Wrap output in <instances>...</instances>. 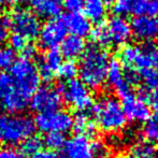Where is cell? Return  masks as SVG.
Listing matches in <instances>:
<instances>
[{
  "mask_svg": "<svg viewBox=\"0 0 158 158\" xmlns=\"http://www.w3.org/2000/svg\"><path fill=\"white\" fill-rule=\"evenodd\" d=\"M96 121L106 132H116L125 127V117L119 101L113 96H106L92 106Z\"/></svg>",
  "mask_w": 158,
  "mask_h": 158,
  "instance_id": "3",
  "label": "cell"
},
{
  "mask_svg": "<svg viewBox=\"0 0 158 158\" xmlns=\"http://www.w3.org/2000/svg\"><path fill=\"white\" fill-rule=\"evenodd\" d=\"M143 135L152 143L158 144V115L150 117L143 129Z\"/></svg>",
  "mask_w": 158,
  "mask_h": 158,
  "instance_id": "31",
  "label": "cell"
},
{
  "mask_svg": "<svg viewBox=\"0 0 158 158\" xmlns=\"http://www.w3.org/2000/svg\"><path fill=\"white\" fill-rule=\"evenodd\" d=\"M57 73L66 82L74 80L77 74V66L73 60H67L60 64Z\"/></svg>",
  "mask_w": 158,
  "mask_h": 158,
  "instance_id": "32",
  "label": "cell"
},
{
  "mask_svg": "<svg viewBox=\"0 0 158 158\" xmlns=\"http://www.w3.org/2000/svg\"><path fill=\"white\" fill-rule=\"evenodd\" d=\"M8 25L13 29L14 33L31 39L39 35L41 29L40 19L32 13V11L26 9H17L8 15Z\"/></svg>",
  "mask_w": 158,
  "mask_h": 158,
  "instance_id": "8",
  "label": "cell"
},
{
  "mask_svg": "<svg viewBox=\"0 0 158 158\" xmlns=\"http://www.w3.org/2000/svg\"><path fill=\"white\" fill-rule=\"evenodd\" d=\"M16 61V53L10 46H0V70H6Z\"/></svg>",
  "mask_w": 158,
  "mask_h": 158,
  "instance_id": "29",
  "label": "cell"
},
{
  "mask_svg": "<svg viewBox=\"0 0 158 158\" xmlns=\"http://www.w3.org/2000/svg\"><path fill=\"white\" fill-rule=\"evenodd\" d=\"M83 9L90 23H101L106 14V6L103 0H85Z\"/></svg>",
  "mask_w": 158,
  "mask_h": 158,
  "instance_id": "21",
  "label": "cell"
},
{
  "mask_svg": "<svg viewBox=\"0 0 158 158\" xmlns=\"http://www.w3.org/2000/svg\"><path fill=\"white\" fill-rule=\"evenodd\" d=\"M139 80H142L145 89H155L158 87V69L148 68L139 71Z\"/></svg>",
  "mask_w": 158,
  "mask_h": 158,
  "instance_id": "27",
  "label": "cell"
},
{
  "mask_svg": "<svg viewBox=\"0 0 158 158\" xmlns=\"http://www.w3.org/2000/svg\"><path fill=\"white\" fill-rule=\"evenodd\" d=\"M9 74L12 77L15 88L28 100L31 99L41 81L35 64L31 59L22 57L13 64Z\"/></svg>",
  "mask_w": 158,
  "mask_h": 158,
  "instance_id": "4",
  "label": "cell"
},
{
  "mask_svg": "<svg viewBox=\"0 0 158 158\" xmlns=\"http://www.w3.org/2000/svg\"><path fill=\"white\" fill-rule=\"evenodd\" d=\"M64 143H66L64 135H63V133H57V132L48 133L43 140V144H45L48 148V150L53 151V152L56 150L63 148Z\"/></svg>",
  "mask_w": 158,
  "mask_h": 158,
  "instance_id": "30",
  "label": "cell"
},
{
  "mask_svg": "<svg viewBox=\"0 0 158 158\" xmlns=\"http://www.w3.org/2000/svg\"><path fill=\"white\" fill-rule=\"evenodd\" d=\"M92 38L93 40L98 43V46H111V40H110V35L108 32V28H106V23H99L96 25V27L92 28Z\"/></svg>",
  "mask_w": 158,
  "mask_h": 158,
  "instance_id": "25",
  "label": "cell"
},
{
  "mask_svg": "<svg viewBox=\"0 0 158 158\" xmlns=\"http://www.w3.org/2000/svg\"><path fill=\"white\" fill-rule=\"evenodd\" d=\"M29 101L15 88L10 74L0 73V106L4 110L13 114H19L27 108Z\"/></svg>",
  "mask_w": 158,
  "mask_h": 158,
  "instance_id": "7",
  "label": "cell"
},
{
  "mask_svg": "<svg viewBox=\"0 0 158 158\" xmlns=\"http://www.w3.org/2000/svg\"><path fill=\"white\" fill-rule=\"evenodd\" d=\"M139 54V46L132 45V44H126L119 52V59L121 64L130 67L131 64H135V59Z\"/></svg>",
  "mask_w": 158,
  "mask_h": 158,
  "instance_id": "28",
  "label": "cell"
},
{
  "mask_svg": "<svg viewBox=\"0 0 158 158\" xmlns=\"http://www.w3.org/2000/svg\"><path fill=\"white\" fill-rule=\"evenodd\" d=\"M135 66L141 69H158V45L154 41L143 42L139 46V54L135 59Z\"/></svg>",
  "mask_w": 158,
  "mask_h": 158,
  "instance_id": "18",
  "label": "cell"
},
{
  "mask_svg": "<svg viewBox=\"0 0 158 158\" xmlns=\"http://www.w3.org/2000/svg\"><path fill=\"white\" fill-rule=\"evenodd\" d=\"M103 1H104V3H106V6H111V4L114 3L116 0H103Z\"/></svg>",
  "mask_w": 158,
  "mask_h": 158,
  "instance_id": "42",
  "label": "cell"
},
{
  "mask_svg": "<svg viewBox=\"0 0 158 158\" xmlns=\"http://www.w3.org/2000/svg\"><path fill=\"white\" fill-rule=\"evenodd\" d=\"M115 158H131L130 156H129V155H118V156L117 157H115Z\"/></svg>",
  "mask_w": 158,
  "mask_h": 158,
  "instance_id": "43",
  "label": "cell"
},
{
  "mask_svg": "<svg viewBox=\"0 0 158 158\" xmlns=\"http://www.w3.org/2000/svg\"><path fill=\"white\" fill-rule=\"evenodd\" d=\"M8 16L0 19V44H2L8 38Z\"/></svg>",
  "mask_w": 158,
  "mask_h": 158,
  "instance_id": "37",
  "label": "cell"
},
{
  "mask_svg": "<svg viewBox=\"0 0 158 158\" xmlns=\"http://www.w3.org/2000/svg\"><path fill=\"white\" fill-rule=\"evenodd\" d=\"M33 119L25 114H0V143L6 146L21 144L35 133Z\"/></svg>",
  "mask_w": 158,
  "mask_h": 158,
  "instance_id": "2",
  "label": "cell"
},
{
  "mask_svg": "<svg viewBox=\"0 0 158 158\" xmlns=\"http://www.w3.org/2000/svg\"><path fill=\"white\" fill-rule=\"evenodd\" d=\"M131 158H156V148L151 142H138L131 148Z\"/></svg>",
  "mask_w": 158,
  "mask_h": 158,
  "instance_id": "24",
  "label": "cell"
},
{
  "mask_svg": "<svg viewBox=\"0 0 158 158\" xmlns=\"http://www.w3.org/2000/svg\"><path fill=\"white\" fill-rule=\"evenodd\" d=\"M109 85L113 87L115 90L118 89L121 86L126 83L124 79V69L121 61L116 58H113L109 61L108 71H106V79Z\"/></svg>",
  "mask_w": 158,
  "mask_h": 158,
  "instance_id": "22",
  "label": "cell"
},
{
  "mask_svg": "<svg viewBox=\"0 0 158 158\" xmlns=\"http://www.w3.org/2000/svg\"><path fill=\"white\" fill-rule=\"evenodd\" d=\"M131 33L139 41L148 42L158 39V17L148 15L135 16L130 23Z\"/></svg>",
  "mask_w": 158,
  "mask_h": 158,
  "instance_id": "12",
  "label": "cell"
},
{
  "mask_svg": "<svg viewBox=\"0 0 158 158\" xmlns=\"http://www.w3.org/2000/svg\"><path fill=\"white\" fill-rule=\"evenodd\" d=\"M0 158H23L22 153L13 148H4L0 150Z\"/></svg>",
  "mask_w": 158,
  "mask_h": 158,
  "instance_id": "36",
  "label": "cell"
},
{
  "mask_svg": "<svg viewBox=\"0 0 158 158\" xmlns=\"http://www.w3.org/2000/svg\"><path fill=\"white\" fill-rule=\"evenodd\" d=\"M29 158H59L58 154H56L55 152L50 150H43L42 148L41 151L37 152L35 154L31 155Z\"/></svg>",
  "mask_w": 158,
  "mask_h": 158,
  "instance_id": "39",
  "label": "cell"
},
{
  "mask_svg": "<svg viewBox=\"0 0 158 158\" xmlns=\"http://www.w3.org/2000/svg\"><path fill=\"white\" fill-rule=\"evenodd\" d=\"M22 153L28 156H31V155L35 154L37 152L42 150L43 148V140L39 137V135H30L29 138H27L26 140H24L22 142Z\"/></svg>",
  "mask_w": 158,
  "mask_h": 158,
  "instance_id": "26",
  "label": "cell"
},
{
  "mask_svg": "<svg viewBox=\"0 0 158 158\" xmlns=\"http://www.w3.org/2000/svg\"><path fill=\"white\" fill-rule=\"evenodd\" d=\"M72 128L77 131V135H84L88 139L94 137L97 131V127H96L95 123L89 118L87 114L83 112L75 115V117L73 118Z\"/></svg>",
  "mask_w": 158,
  "mask_h": 158,
  "instance_id": "23",
  "label": "cell"
},
{
  "mask_svg": "<svg viewBox=\"0 0 158 158\" xmlns=\"http://www.w3.org/2000/svg\"><path fill=\"white\" fill-rule=\"evenodd\" d=\"M146 15L153 17H158V1L155 0H148L145 8Z\"/></svg>",
  "mask_w": 158,
  "mask_h": 158,
  "instance_id": "38",
  "label": "cell"
},
{
  "mask_svg": "<svg viewBox=\"0 0 158 158\" xmlns=\"http://www.w3.org/2000/svg\"><path fill=\"white\" fill-rule=\"evenodd\" d=\"M66 35L67 29L63 19H48L40 29V32L38 35L39 45L44 50L55 48L59 43H61Z\"/></svg>",
  "mask_w": 158,
  "mask_h": 158,
  "instance_id": "10",
  "label": "cell"
},
{
  "mask_svg": "<svg viewBox=\"0 0 158 158\" xmlns=\"http://www.w3.org/2000/svg\"><path fill=\"white\" fill-rule=\"evenodd\" d=\"M109 61L108 52L97 44L86 48L77 66V73L81 77L80 81L88 88H100L106 82Z\"/></svg>",
  "mask_w": 158,
  "mask_h": 158,
  "instance_id": "1",
  "label": "cell"
},
{
  "mask_svg": "<svg viewBox=\"0 0 158 158\" xmlns=\"http://www.w3.org/2000/svg\"><path fill=\"white\" fill-rule=\"evenodd\" d=\"M35 127L43 133H67L72 129L73 116L64 110H56L52 112L39 113L35 116Z\"/></svg>",
  "mask_w": 158,
  "mask_h": 158,
  "instance_id": "6",
  "label": "cell"
},
{
  "mask_svg": "<svg viewBox=\"0 0 158 158\" xmlns=\"http://www.w3.org/2000/svg\"><path fill=\"white\" fill-rule=\"evenodd\" d=\"M122 99L123 102L121 106L126 119L135 123H144L150 119L151 110L145 100L140 98L139 96H133L132 94Z\"/></svg>",
  "mask_w": 158,
  "mask_h": 158,
  "instance_id": "11",
  "label": "cell"
},
{
  "mask_svg": "<svg viewBox=\"0 0 158 158\" xmlns=\"http://www.w3.org/2000/svg\"><path fill=\"white\" fill-rule=\"evenodd\" d=\"M156 158H158V157H156Z\"/></svg>",
  "mask_w": 158,
  "mask_h": 158,
  "instance_id": "45",
  "label": "cell"
},
{
  "mask_svg": "<svg viewBox=\"0 0 158 158\" xmlns=\"http://www.w3.org/2000/svg\"><path fill=\"white\" fill-rule=\"evenodd\" d=\"M85 0H63V6L69 12H79L83 9Z\"/></svg>",
  "mask_w": 158,
  "mask_h": 158,
  "instance_id": "35",
  "label": "cell"
},
{
  "mask_svg": "<svg viewBox=\"0 0 158 158\" xmlns=\"http://www.w3.org/2000/svg\"><path fill=\"white\" fill-rule=\"evenodd\" d=\"M29 103L31 110L39 114V113L59 110L63 103V98L58 88L53 87L51 85H45L35 90Z\"/></svg>",
  "mask_w": 158,
  "mask_h": 158,
  "instance_id": "9",
  "label": "cell"
},
{
  "mask_svg": "<svg viewBox=\"0 0 158 158\" xmlns=\"http://www.w3.org/2000/svg\"><path fill=\"white\" fill-rule=\"evenodd\" d=\"M26 1H27V0H0V6H11L17 3H24V2H26Z\"/></svg>",
  "mask_w": 158,
  "mask_h": 158,
  "instance_id": "41",
  "label": "cell"
},
{
  "mask_svg": "<svg viewBox=\"0 0 158 158\" xmlns=\"http://www.w3.org/2000/svg\"><path fill=\"white\" fill-rule=\"evenodd\" d=\"M63 22L72 35L84 38L92 31V23L80 12H69L64 16Z\"/></svg>",
  "mask_w": 158,
  "mask_h": 158,
  "instance_id": "16",
  "label": "cell"
},
{
  "mask_svg": "<svg viewBox=\"0 0 158 158\" xmlns=\"http://www.w3.org/2000/svg\"><path fill=\"white\" fill-rule=\"evenodd\" d=\"M9 43H10V48H12V50H14L15 52H16V51H22V52H23V51L29 45L28 40L26 39L25 37L19 35V33H14V32L9 38Z\"/></svg>",
  "mask_w": 158,
  "mask_h": 158,
  "instance_id": "33",
  "label": "cell"
},
{
  "mask_svg": "<svg viewBox=\"0 0 158 158\" xmlns=\"http://www.w3.org/2000/svg\"><path fill=\"white\" fill-rule=\"evenodd\" d=\"M58 90L64 101L77 111L84 112L92 108L94 103L89 88L80 80L74 79L64 82L59 85Z\"/></svg>",
  "mask_w": 158,
  "mask_h": 158,
  "instance_id": "5",
  "label": "cell"
},
{
  "mask_svg": "<svg viewBox=\"0 0 158 158\" xmlns=\"http://www.w3.org/2000/svg\"><path fill=\"white\" fill-rule=\"evenodd\" d=\"M111 44L115 46L126 45L132 37L130 23L123 16L113 15L106 23Z\"/></svg>",
  "mask_w": 158,
  "mask_h": 158,
  "instance_id": "13",
  "label": "cell"
},
{
  "mask_svg": "<svg viewBox=\"0 0 158 158\" xmlns=\"http://www.w3.org/2000/svg\"><path fill=\"white\" fill-rule=\"evenodd\" d=\"M61 64H63V56L60 52L56 48L48 50L40 59L39 67H37L40 77L45 81H51L57 73Z\"/></svg>",
  "mask_w": 158,
  "mask_h": 158,
  "instance_id": "15",
  "label": "cell"
},
{
  "mask_svg": "<svg viewBox=\"0 0 158 158\" xmlns=\"http://www.w3.org/2000/svg\"><path fill=\"white\" fill-rule=\"evenodd\" d=\"M32 13L38 19H56L64 9L63 0H30Z\"/></svg>",
  "mask_w": 158,
  "mask_h": 158,
  "instance_id": "17",
  "label": "cell"
},
{
  "mask_svg": "<svg viewBox=\"0 0 158 158\" xmlns=\"http://www.w3.org/2000/svg\"><path fill=\"white\" fill-rule=\"evenodd\" d=\"M86 48V43L83 38L77 35H66L60 43V54L67 60H74L82 56Z\"/></svg>",
  "mask_w": 158,
  "mask_h": 158,
  "instance_id": "19",
  "label": "cell"
},
{
  "mask_svg": "<svg viewBox=\"0 0 158 158\" xmlns=\"http://www.w3.org/2000/svg\"><path fill=\"white\" fill-rule=\"evenodd\" d=\"M64 154L67 158H94L93 143L84 135H77L66 141Z\"/></svg>",
  "mask_w": 158,
  "mask_h": 158,
  "instance_id": "14",
  "label": "cell"
},
{
  "mask_svg": "<svg viewBox=\"0 0 158 158\" xmlns=\"http://www.w3.org/2000/svg\"><path fill=\"white\" fill-rule=\"evenodd\" d=\"M150 100H151V104H152L153 110L156 111L158 113V87H156L153 90V93L150 96Z\"/></svg>",
  "mask_w": 158,
  "mask_h": 158,
  "instance_id": "40",
  "label": "cell"
},
{
  "mask_svg": "<svg viewBox=\"0 0 158 158\" xmlns=\"http://www.w3.org/2000/svg\"><path fill=\"white\" fill-rule=\"evenodd\" d=\"M93 153L94 158H109V150L103 143L96 141L93 143Z\"/></svg>",
  "mask_w": 158,
  "mask_h": 158,
  "instance_id": "34",
  "label": "cell"
},
{
  "mask_svg": "<svg viewBox=\"0 0 158 158\" xmlns=\"http://www.w3.org/2000/svg\"><path fill=\"white\" fill-rule=\"evenodd\" d=\"M148 0H116L113 3V12L115 15H143L145 12Z\"/></svg>",
  "mask_w": 158,
  "mask_h": 158,
  "instance_id": "20",
  "label": "cell"
},
{
  "mask_svg": "<svg viewBox=\"0 0 158 158\" xmlns=\"http://www.w3.org/2000/svg\"><path fill=\"white\" fill-rule=\"evenodd\" d=\"M155 1H158V0H155Z\"/></svg>",
  "mask_w": 158,
  "mask_h": 158,
  "instance_id": "44",
  "label": "cell"
}]
</instances>
